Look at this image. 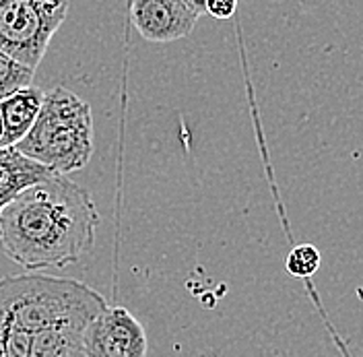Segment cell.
<instances>
[{"label":"cell","mask_w":363,"mask_h":357,"mask_svg":"<svg viewBox=\"0 0 363 357\" xmlns=\"http://www.w3.org/2000/svg\"><path fill=\"white\" fill-rule=\"evenodd\" d=\"M45 91L42 87L29 85L23 89L11 93L0 101V116H2V126H4V138L2 147H15L29 128L33 126L42 101H44Z\"/></svg>","instance_id":"7"},{"label":"cell","mask_w":363,"mask_h":357,"mask_svg":"<svg viewBox=\"0 0 363 357\" xmlns=\"http://www.w3.org/2000/svg\"><path fill=\"white\" fill-rule=\"evenodd\" d=\"M33 75H35V70L17 62L15 58H11L9 54H4L0 50V101L15 91L33 85L31 83Z\"/></svg>","instance_id":"9"},{"label":"cell","mask_w":363,"mask_h":357,"mask_svg":"<svg viewBox=\"0 0 363 357\" xmlns=\"http://www.w3.org/2000/svg\"><path fill=\"white\" fill-rule=\"evenodd\" d=\"M136 33L155 44H169L192 33L199 15L184 0H130Z\"/></svg>","instance_id":"6"},{"label":"cell","mask_w":363,"mask_h":357,"mask_svg":"<svg viewBox=\"0 0 363 357\" xmlns=\"http://www.w3.org/2000/svg\"><path fill=\"white\" fill-rule=\"evenodd\" d=\"M54 176L48 167L19 153L15 147H0V211L25 188Z\"/></svg>","instance_id":"8"},{"label":"cell","mask_w":363,"mask_h":357,"mask_svg":"<svg viewBox=\"0 0 363 357\" xmlns=\"http://www.w3.org/2000/svg\"><path fill=\"white\" fill-rule=\"evenodd\" d=\"M68 15V0H0V50L35 70Z\"/></svg>","instance_id":"4"},{"label":"cell","mask_w":363,"mask_h":357,"mask_svg":"<svg viewBox=\"0 0 363 357\" xmlns=\"http://www.w3.org/2000/svg\"><path fill=\"white\" fill-rule=\"evenodd\" d=\"M320 263H322V256H320V250H318L316 246L299 244L295 246L294 250L287 254L285 267H287V273L291 277L306 279V277L316 275L318 268H320Z\"/></svg>","instance_id":"10"},{"label":"cell","mask_w":363,"mask_h":357,"mask_svg":"<svg viewBox=\"0 0 363 357\" xmlns=\"http://www.w3.org/2000/svg\"><path fill=\"white\" fill-rule=\"evenodd\" d=\"M238 9V0H204V13L215 19H229Z\"/></svg>","instance_id":"11"},{"label":"cell","mask_w":363,"mask_h":357,"mask_svg":"<svg viewBox=\"0 0 363 357\" xmlns=\"http://www.w3.org/2000/svg\"><path fill=\"white\" fill-rule=\"evenodd\" d=\"M108 306L74 279L9 275L0 279V357H87L83 333Z\"/></svg>","instance_id":"1"},{"label":"cell","mask_w":363,"mask_h":357,"mask_svg":"<svg viewBox=\"0 0 363 357\" xmlns=\"http://www.w3.org/2000/svg\"><path fill=\"white\" fill-rule=\"evenodd\" d=\"M15 149L58 176L83 170L93 155L91 106L67 87L45 91L33 126Z\"/></svg>","instance_id":"3"},{"label":"cell","mask_w":363,"mask_h":357,"mask_svg":"<svg viewBox=\"0 0 363 357\" xmlns=\"http://www.w3.org/2000/svg\"><path fill=\"white\" fill-rule=\"evenodd\" d=\"M2 138H4V126H2V116H0V147H2Z\"/></svg>","instance_id":"13"},{"label":"cell","mask_w":363,"mask_h":357,"mask_svg":"<svg viewBox=\"0 0 363 357\" xmlns=\"http://www.w3.org/2000/svg\"><path fill=\"white\" fill-rule=\"evenodd\" d=\"M184 2H186V4H188V6L199 15V17L204 15V0H184Z\"/></svg>","instance_id":"12"},{"label":"cell","mask_w":363,"mask_h":357,"mask_svg":"<svg viewBox=\"0 0 363 357\" xmlns=\"http://www.w3.org/2000/svg\"><path fill=\"white\" fill-rule=\"evenodd\" d=\"M87 357H147L149 341L143 324L122 306H106L83 333Z\"/></svg>","instance_id":"5"},{"label":"cell","mask_w":363,"mask_h":357,"mask_svg":"<svg viewBox=\"0 0 363 357\" xmlns=\"http://www.w3.org/2000/svg\"><path fill=\"white\" fill-rule=\"evenodd\" d=\"M99 213L91 194L68 176H50L0 211V252L27 273L67 268L93 244Z\"/></svg>","instance_id":"2"}]
</instances>
